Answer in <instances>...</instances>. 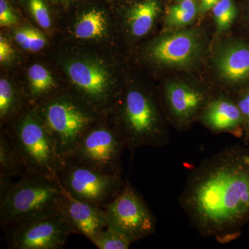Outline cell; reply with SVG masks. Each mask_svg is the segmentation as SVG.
<instances>
[{
  "instance_id": "28",
  "label": "cell",
  "mask_w": 249,
  "mask_h": 249,
  "mask_svg": "<svg viewBox=\"0 0 249 249\" xmlns=\"http://www.w3.org/2000/svg\"><path fill=\"white\" fill-rule=\"evenodd\" d=\"M31 36V28H20L15 32V40L23 49L29 51Z\"/></svg>"
},
{
  "instance_id": "12",
  "label": "cell",
  "mask_w": 249,
  "mask_h": 249,
  "mask_svg": "<svg viewBox=\"0 0 249 249\" xmlns=\"http://www.w3.org/2000/svg\"><path fill=\"white\" fill-rule=\"evenodd\" d=\"M211 98L204 89L182 82L165 85L164 102L168 119L178 130H187Z\"/></svg>"
},
{
  "instance_id": "20",
  "label": "cell",
  "mask_w": 249,
  "mask_h": 249,
  "mask_svg": "<svg viewBox=\"0 0 249 249\" xmlns=\"http://www.w3.org/2000/svg\"><path fill=\"white\" fill-rule=\"evenodd\" d=\"M199 14L196 1H183L170 6L165 16V23L170 28L186 27L196 19Z\"/></svg>"
},
{
  "instance_id": "29",
  "label": "cell",
  "mask_w": 249,
  "mask_h": 249,
  "mask_svg": "<svg viewBox=\"0 0 249 249\" xmlns=\"http://www.w3.org/2000/svg\"><path fill=\"white\" fill-rule=\"evenodd\" d=\"M15 51L8 40L1 36L0 37V62L4 63L9 62L14 58Z\"/></svg>"
},
{
  "instance_id": "2",
  "label": "cell",
  "mask_w": 249,
  "mask_h": 249,
  "mask_svg": "<svg viewBox=\"0 0 249 249\" xmlns=\"http://www.w3.org/2000/svg\"><path fill=\"white\" fill-rule=\"evenodd\" d=\"M63 189L58 181L27 173L0 196L3 231L59 211Z\"/></svg>"
},
{
  "instance_id": "4",
  "label": "cell",
  "mask_w": 249,
  "mask_h": 249,
  "mask_svg": "<svg viewBox=\"0 0 249 249\" xmlns=\"http://www.w3.org/2000/svg\"><path fill=\"white\" fill-rule=\"evenodd\" d=\"M13 121L8 129L27 173L40 174L58 181L63 160L55 141L36 109H29Z\"/></svg>"
},
{
  "instance_id": "8",
  "label": "cell",
  "mask_w": 249,
  "mask_h": 249,
  "mask_svg": "<svg viewBox=\"0 0 249 249\" xmlns=\"http://www.w3.org/2000/svg\"><path fill=\"white\" fill-rule=\"evenodd\" d=\"M103 209L109 225L132 241L145 238L155 233L157 219L146 201L128 181L121 193Z\"/></svg>"
},
{
  "instance_id": "30",
  "label": "cell",
  "mask_w": 249,
  "mask_h": 249,
  "mask_svg": "<svg viewBox=\"0 0 249 249\" xmlns=\"http://www.w3.org/2000/svg\"><path fill=\"white\" fill-rule=\"evenodd\" d=\"M220 0H200L199 4V14L203 16L207 14L210 11H212L214 6Z\"/></svg>"
},
{
  "instance_id": "1",
  "label": "cell",
  "mask_w": 249,
  "mask_h": 249,
  "mask_svg": "<svg viewBox=\"0 0 249 249\" xmlns=\"http://www.w3.org/2000/svg\"><path fill=\"white\" fill-rule=\"evenodd\" d=\"M202 237L227 244L249 222V147L233 144L192 170L178 197Z\"/></svg>"
},
{
  "instance_id": "13",
  "label": "cell",
  "mask_w": 249,
  "mask_h": 249,
  "mask_svg": "<svg viewBox=\"0 0 249 249\" xmlns=\"http://www.w3.org/2000/svg\"><path fill=\"white\" fill-rule=\"evenodd\" d=\"M214 66L223 81L237 92L249 88V43L243 40L228 42L217 51Z\"/></svg>"
},
{
  "instance_id": "15",
  "label": "cell",
  "mask_w": 249,
  "mask_h": 249,
  "mask_svg": "<svg viewBox=\"0 0 249 249\" xmlns=\"http://www.w3.org/2000/svg\"><path fill=\"white\" fill-rule=\"evenodd\" d=\"M201 124L213 134L229 133L237 138L245 136L244 121L235 100L219 95L211 98L199 116Z\"/></svg>"
},
{
  "instance_id": "19",
  "label": "cell",
  "mask_w": 249,
  "mask_h": 249,
  "mask_svg": "<svg viewBox=\"0 0 249 249\" xmlns=\"http://www.w3.org/2000/svg\"><path fill=\"white\" fill-rule=\"evenodd\" d=\"M29 93L34 99L44 98L55 87V80L52 73L42 65L36 64L28 70Z\"/></svg>"
},
{
  "instance_id": "5",
  "label": "cell",
  "mask_w": 249,
  "mask_h": 249,
  "mask_svg": "<svg viewBox=\"0 0 249 249\" xmlns=\"http://www.w3.org/2000/svg\"><path fill=\"white\" fill-rule=\"evenodd\" d=\"M36 109L63 160L71 155L83 135L101 119V114L83 100L69 96L50 98Z\"/></svg>"
},
{
  "instance_id": "33",
  "label": "cell",
  "mask_w": 249,
  "mask_h": 249,
  "mask_svg": "<svg viewBox=\"0 0 249 249\" xmlns=\"http://www.w3.org/2000/svg\"><path fill=\"white\" fill-rule=\"evenodd\" d=\"M245 136V141H248L249 139V132H246Z\"/></svg>"
},
{
  "instance_id": "7",
  "label": "cell",
  "mask_w": 249,
  "mask_h": 249,
  "mask_svg": "<svg viewBox=\"0 0 249 249\" xmlns=\"http://www.w3.org/2000/svg\"><path fill=\"white\" fill-rule=\"evenodd\" d=\"M62 188L78 200L103 207L124 186L121 175H110L64 160L58 175Z\"/></svg>"
},
{
  "instance_id": "27",
  "label": "cell",
  "mask_w": 249,
  "mask_h": 249,
  "mask_svg": "<svg viewBox=\"0 0 249 249\" xmlns=\"http://www.w3.org/2000/svg\"><path fill=\"white\" fill-rule=\"evenodd\" d=\"M47 42L45 36L35 29L31 28V36L29 42V51L31 52H37L45 47Z\"/></svg>"
},
{
  "instance_id": "24",
  "label": "cell",
  "mask_w": 249,
  "mask_h": 249,
  "mask_svg": "<svg viewBox=\"0 0 249 249\" xmlns=\"http://www.w3.org/2000/svg\"><path fill=\"white\" fill-rule=\"evenodd\" d=\"M28 11L36 22L43 29H49L52 26L51 0H22Z\"/></svg>"
},
{
  "instance_id": "16",
  "label": "cell",
  "mask_w": 249,
  "mask_h": 249,
  "mask_svg": "<svg viewBox=\"0 0 249 249\" xmlns=\"http://www.w3.org/2000/svg\"><path fill=\"white\" fill-rule=\"evenodd\" d=\"M161 11L160 0H140L129 6L127 22L135 37L146 35Z\"/></svg>"
},
{
  "instance_id": "18",
  "label": "cell",
  "mask_w": 249,
  "mask_h": 249,
  "mask_svg": "<svg viewBox=\"0 0 249 249\" xmlns=\"http://www.w3.org/2000/svg\"><path fill=\"white\" fill-rule=\"evenodd\" d=\"M27 173L25 166L9 132L0 134V177L16 178Z\"/></svg>"
},
{
  "instance_id": "23",
  "label": "cell",
  "mask_w": 249,
  "mask_h": 249,
  "mask_svg": "<svg viewBox=\"0 0 249 249\" xmlns=\"http://www.w3.org/2000/svg\"><path fill=\"white\" fill-rule=\"evenodd\" d=\"M212 12L217 32L220 34L231 27L238 16L239 9L235 0H220Z\"/></svg>"
},
{
  "instance_id": "6",
  "label": "cell",
  "mask_w": 249,
  "mask_h": 249,
  "mask_svg": "<svg viewBox=\"0 0 249 249\" xmlns=\"http://www.w3.org/2000/svg\"><path fill=\"white\" fill-rule=\"evenodd\" d=\"M126 148L123 137L114 127L99 121L83 135L69 160L110 175H121V157Z\"/></svg>"
},
{
  "instance_id": "17",
  "label": "cell",
  "mask_w": 249,
  "mask_h": 249,
  "mask_svg": "<svg viewBox=\"0 0 249 249\" xmlns=\"http://www.w3.org/2000/svg\"><path fill=\"white\" fill-rule=\"evenodd\" d=\"M108 18L106 10L96 4L83 10L75 26V36L82 40H91L103 36L106 32Z\"/></svg>"
},
{
  "instance_id": "14",
  "label": "cell",
  "mask_w": 249,
  "mask_h": 249,
  "mask_svg": "<svg viewBox=\"0 0 249 249\" xmlns=\"http://www.w3.org/2000/svg\"><path fill=\"white\" fill-rule=\"evenodd\" d=\"M58 211L77 234L88 239L109 225L103 207L78 200L64 189Z\"/></svg>"
},
{
  "instance_id": "10",
  "label": "cell",
  "mask_w": 249,
  "mask_h": 249,
  "mask_svg": "<svg viewBox=\"0 0 249 249\" xmlns=\"http://www.w3.org/2000/svg\"><path fill=\"white\" fill-rule=\"evenodd\" d=\"M66 71L80 98L98 114L103 115L111 109L110 75L102 64L92 60H73L67 65Z\"/></svg>"
},
{
  "instance_id": "25",
  "label": "cell",
  "mask_w": 249,
  "mask_h": 249,
  "mask_svg": "<svg viewBox=\"0 0 249 249\" xmlns=\"http://www.w3.org/2000/svg\"><path fill=\"white\" fill-rule=\"evenodd\" d=\"M18 22L17 14L12 4L7 0H0V24L1 27H11Z\"/></svg>"
},
{
  "instance_id": "32",
  "label": "cell",
  "mask_w": 249,
  "mask_h": 249,
  "mask_svg": "<svg viewBox=\"0 0 249 249\" xmlns=\"http://www.w3.org/2000/svg\"><path fill=\"white\" fill-rule=\"evenodd\" d=\"M245 16L249 24V0H245Z\"/></svg>"
},
{
  "instance_id": "11",
  "label": "cell",
  "mask_w": 249,
  "mask_h": 249,
  "mask_svg": "<svg viewBox=\"0 0 249 249\" xmlns=\"http://www.w3.org/2000/svg\"><path fill=\"white\" fill-rule=\"evenodd\" d=\"M203 47L199 33L186 29L174 31L154 41L147 53L152 61L162 66L188 68L200 58Z\"/></svg>"
},
{
  "instance_id": "9",
  "label": "cell",
  "mask_w": 249,
  "mask_h": 249,
  "mask_svg": "<svg viewBox=\"0 0 249 249\" xmlns=\"http://www.w3.org/2000/svg\"><path fill=\"white\" fill-rule=\"evenodd\" d=\"M8 248L58 249L77 234L59 211L4 231Z\"/></svg>"
},
{
  "instance_id": "3",
  "label": "cell",
  "mask_w": 249,
  "mask_h": 249,
  "mask_svg": "<svg viewBox=\"0 0 249 249\" xmlns=\"http://www.w3.org/2000/svg\"><path fill=\"white\" fill-rule=\"evenodd\" d=\"M124 139L126 148L169 145V133L155 99L149 93L131 89L116 110L114 126Z\"/></svg>"
},
{
  "instance_id": "31",
  "label": "cell",
  "mask_w": 249,
  "mask_h": 249,
  "mask_svg": "<svg viewBox=\"0 0 249 249\" xmlns=\"http://www.w3.org/2000/svg\"><path fill=\"white\" fill-rule=\"evenodd\" d=\"M54 3L62 5H70L73 3L78 2L80 0H51Z\"/></svg>"
},
{
  "instance_id": "34",
  "label": "cell",
  "mask_w": 249,
  "mask_h": 249,
  "mask_svg": "<svg viewBox=\"0 0 249 249\" xmlns=\"http://www.w3.org/2000/svg\"><path fill=\"white\" fill-rule=\"evenodd\" d=\"M198 1V0H176L177 2H179V1Z\"/></svg>"
},
{
  "instance_id": "26",
  "label": "cell",
  "mask_w": 249,
  "mask_h": 249,
  "mask_svg": "<svg viewBox=\"0 0 249 249\" xmlns=\"http://www.w3.org/2000/svg\"><path fill=\"white\" fill-rule=\"evenodd\" d=\"M235 101L240 109L244 121L245 133L249 132V88L237 92Z\"/></svg>"
},
{
  "instance_id": "22",
  "label": "cell",
  "mask_w": 249,
  "mask_h": 249,
  "mask_svg": "<svg viewBox=\"0 0 249 249\" xmlns=\"http://www.w3.org/2000/svg\"><path fill=\"white\" fill-rule=\"evenodd\" d=\"M19 98L16 89L9 81L1 78L0 80V117L3 122L9 121L16 115L19 104Z\"/></svg>"
},
{
  "instance_id": "21",
  "label": "cell",
  "mask_w": 249,
  "mask_h": 249,
  "mask_svg": "<svg viewBox=\"0 0 249 249\" xmlns=\"http://www.w3.org/2000/svg\"><path fill=\"white\" fill-rule=\"evenodd\" d=\"M89 240L99 249H127L133 243L127 236L109 224Z\"/></svg>"
},
{
  "instance_id": "35",
  "label": "cell",
  "mask_w": 249,
  "mask_h": 249,
  "mask_svg": "<svg viewBox=\"0 0 249 249\" xmlns=\"http://www.w3.org/2000/svg\"><path fill=\"white\" fill-rule=\"evenodd\" d=\"M7 1H9V2H11V1H12V0H7Z\"/></svg>"
}]
</instances>
